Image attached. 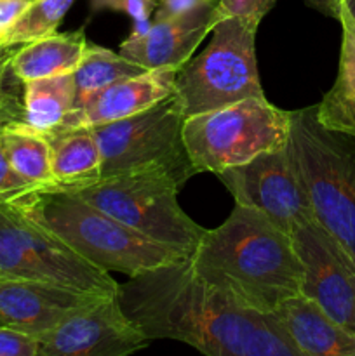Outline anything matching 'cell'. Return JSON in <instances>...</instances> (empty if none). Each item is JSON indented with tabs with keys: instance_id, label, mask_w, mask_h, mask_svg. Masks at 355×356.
Masks as SVG:
<instances>
[{
	"instance_id": "6da1fadb",
	"label": "cell",
	"mask_w": 355,
	"mask_h": 356,
	"mask_svg": "<svg viewBox=\"0 0 355 356\" xmlns=\"http://www.w3.org/2000/svg\"><path fill=\"white\" fill-rule=\"evenodd\" d=\"M118 301L150 341L174 339L211 356H299L274 315L244 305L190 256L129 277Z\"/></svg>"
},
{
	"instance_id": "7a4b0ae2",
	"label": "cell",
	"mask_w": 355,
	"mask_h": 356,
	"mask_svg": "<svg viewBox=\"0 0 355 356\" xmlns=\"http://www.w3.org/2000/svg\"><path fill=\"white\" fill-rule=\"evenodd\" d=\"M190 257L205 277L260 313L271 315L301 294L303 264L291 235L246 205L235 204L223 225L205 229Z\"/></svg>"
},
{
	"instance_id": "3957f363",
	"label": "cell",
	"mask_w": 355,
	"mask_h": 356,
	"mask_svg": "<svg viewBox=\"0 0 355 356\" xmlns=\"http://www.w3.org/2000/svg\"><path fill=\"white\" fill-rule=\"evenodd\" d=\"M10 207L58 235L75 252L104 271L136 277L190 256L141 235L72 193L35 191Z\"/></svg>"
},
{
	"instance_id": "277c9868",
	"label": "cell",
	"mask_w": 355,
	"mask_h": 356,
	"mask_svg": "<svg viewBox=\"0 0 355 356\" xmlns=\"http://www.w3.org/2000/svg\"><path fill=\"white\" fill-rule=\"evenodd\" d=\"M285 152L315 219L355 263V138L324 127L313 104L291 111Z\"/></svg>"
},
{
	"instance_id": "5b68a950",
	"label": "cell",
	"mask_w": 355,
	"mask_h": 356,
	"mask_svg": "<svg viewBox=\"0 0 355 356\" xmlns=\"http://www.w3.org/2000/svg\"><path fill=\"white\" fill-rule=\"evenodd\" d=\"M258 26L253 21L221 17L211 30L207 47L176 70L173 94L184 118L265 96L256 63Z\"/></svg>"
},
{
	"instance_id": "8992f818",
	"label": "cell",
	"mask_w": 355,
	"mask_h": 356,
	"mask_svg": "<svg viewBox=\"0 0 355 356\" xmlns=\"http://www.w3.org/2000/svg\"><path fill=\"white\" fill-rule=\"evenodd\" d=\"M291 111L267 97H247L183 122V141L195 172L218 174L261 153L285 148Z\"/></svg>"
},
{
	"instance_id": "52a82bcc",
	"label": "cell",
	"mask_w": 355,
	"mask_h": 356,
	"mask_svg": "<svg viewBox=\"0 0 355 356\" xmlns=\"http://www.w3.org/2000/svg\"><path fill=\"white\" fill-rule=\"evenodd\" d=\"M181 188L166 170H139L101 177L97 183L70 193L162 245L191 254L205 228L181 209L178 202Z\"/></svg>"
},
{
	"instance_id": "ba28073f",
	"label": "cell",
	"mask_w": 355,
	"mask_h": 356,
	"mask_svg": "<svg viewBox=\"0 0 355 356\" xmlns=\"http://www.w3.org/2000/svg\"><path fill=\"white\" fill-rule=\"evenodd\" d=\"M184 115L174 94L111 124L90 127L101 149V177L166 170L184 186L195 169L183 141Z\"/></svg>"
},
{
	"instance_id": "9c48e42d",
	"label": "cell",
	"mask_w": 355,
	"mask_h": 356,
	"mask_svg": "<svg viewBox=\"0 0 355 356\" xmlns=\"http://www.w3.org/2000/svg\"><path fill=\"white\" fill-rule=\"evenodd\" d=\"M0 275L58 284L90 294H117L110 271L97 268L10 205H0Z\"/></svg>"
},
{
	"instance_id": "30bf717a",
	"label": "cell",
	"mask_w": 355,
	"mask_h": 356,
	"mask_svg": "<svg viewBox=\"0 0 355 356\" xmlns=\"http://www.w3.org/2000/svg\"><path fill=\"white\" fill-rule=\"evenodd\" d=\"M150 343L125 315L117 292L96 296L38 336V356H127Z\"/></svg>"
},
{
	"instance_id": "8fae6325",
	"label": "cell",
	"mask_w": 355,
	"mask_h": 356,
	"mask_svg": "<svg viewBox=\"0 0 355 356\" xmlns=\"http://www.w3.org/2000/svg\"><path fill=\"white\" fill-rule=\"evenodd\" d=\"M216 177L225 184L235 204L261 212L289 235L296 225L315 219L285 148L261 153L242 165L221 170Z\"/></svg>"
},
{
	"instance_id": "7c38bea8",
	"label": "cell",
	"mask_w": 355,
	"mask_h": 356,
	"mask_svg": "<svg viewBox=\"0 0 355 356\" xmlns=\"http://www.w3.org/2000/svg\"><path fill=\"white\" fill-rule=\"evenodd\" d=\"M291 238L303 264L301 294L355 334L354 259L317 219L296 225Z\"/></svg>"
},
{
	"instance_id": "4fadbf2b",
	"label": "cell",
	"mask_w": 355,
	"mask_h": 356,
	"mask_svg": "<svg viewBox=\"0 0 355 356\" xmlns=\"http://www.w3.org/2000/svg\"><path fill=\"white\" fill-rule=\"evenodd\" d=\"M174 75L176 68H162L117 80L72 108L54 131L90 129L132 117L169 97L174 92Z\"/></svg>"
},
{
	"instance_id": "5bb4252c",
	"label": "cell",
	"mask_w": 355,
	"mask_h": 356,
	"mask_svg": "<svg viewBox=\"0 0 355 356\" xmlns=\"http://www.w3.org/2000/svg\"><path fill=\"white\" fill-rule=\"evenodd\" d=\"M219 21L216 2L205 3L183 16L153 19L145 35H129L120 44V54L145 70L180 68Z\"/></svg>"
},
{
	"instance_id": "9a60e30c",
	"label": "cell",
	"mask_w": 355,
	"mask_h": 356,
	"mask_svg": "<svg viewBox=\"0 0 355 356\" xmlns=\"http://www.w3.org/2000/svg\"><path fill=\"white\" fill-rule=\"evenodd\" d=\"M96 296L47 282L0 275V325L42 336Z\"/></svg>"
},
{
	"instance_id": "2e32d148",
	"label": "cell",
	"mask_w": 355,
	"mask_h": 356,
	"mask_svg": "<svg viewBox=\"0 0 355 356\" xmlns=\"http://www.w3.org/2000/svg\"><path fill=\"white\" fill-rule=\"evenodd\" d=\"M271 315L299 356H355V334L305 294L287 298Z\"/></svg>"
},
{
	"instance_id": "e0dca14e",
	"label": "cell",
	"mask_w": 355,
	"mask_h": 356,
	"mask_svg": "<svg viewBox=\"0 0 355 356\" xmlns=\"http://www.w3.org/2000/svg\"><path fill=\"white\" fill-rule=\"evenodd\" d=\"M52 186L45 191H77L101 179V149L90 129L47 132Z\"/></svg>"
},
{
	"instance_id": "ac0fdd59",
	"label": "cell",
	"mask_w": 355,
	"mask_h": 356,
	"mask_svg": "<svg viewBox=\"0 0 355 356\" xmlns=\"http://www.w3.org/2000/svg\"><path fill=\"white\" fill-rule=\"evenodd\" d=\"M84 30L54 31L47 37L23 44L10 54L9 68L21 82L73 73L87 47Z\"/></svg>"
},
{
	"instance_id": "d6986e66",
	"label": "cell",
	"mask_w": 355,
	"mask_h": 356,
	"mask_svg": "<svg viewBox=\"0 0 355 356\" xmlns=\"http://www.w3.org/2000/svg\"><path fill=\"white\" fill-rule=\"evenodd\" d=\"M338 21L341 23L338 75L315 110L324 127L355 138V21L343 6Z\"/></svg>"
},
{
	"instance_id": "ffe728a7",
	"label": "cell",
	"mask_w": 355,
	"mask_h": 356,
	"mask_svg": "<svg viewBox=\"0 0 355 356\" xmlns=\"http://www.w3.org/2000/svg\"><path fill=\"white\" fill-rule=\"evenodd\" d=\"M0 145L19 176L40 186V191L52 186L51 141L45 132L30 127L23 120H14L0 129Z\"/></svg>"
},
{
	"instance_id": "44dd1931",
	"label": "cell",
	"mask_w": 355,
	"mask_h": 356,
	"mask_svg": "<svg viewBox=\"0 0 355 356\" xmlns=\"http://www.w3.org/2000/svg\"><path fill=\"white\" fill-rule=\"evenodd\" d=\"M77 87L73 73L23 82V122L40 132L59 127L75 106Z\"/></svg>"
},
{
	"instance_id": "7402d4cb",
	"label": "cell",
	"mask_w": 355,
	"mask_h": 356,
	"mask_svg": "<svg viewBox=\"0 0 355 356\" xmlns=\"http://www.w3.org/2000/svg\"><path fill=\"white\" fill-rule=\"evenodd\" d=\"M145 72H148V70L136 65L131 59L124 58L120 52L117 54L111 49L87 44L79 66L73 72L77 87L75 106L96 90L103 89V87L110 86L117 80L141 75Z\"/></svg>"
},
{
	"instance_id": "603a6c76",
	"label": "cell",
	"mask_w": 355,
	"mask_h": 356,
	"mask_svg": "<svg viewBox=\"0 0 355 356\" xmlns=\"http://www.w3.org/2000/svg\"><path fill=\"white\" fill-rule=\"evenodd\" d=\"M73 3L75 0H31L2 33L3 47L13 49L54 33Z\"/></svg>"
},
{
	"instance_id": "cb8c5ba5",
	"label": "cell",
	"mask_w": 355,
	"mask_h": 356,
	"mask_svg": "<svg viewBox=\"0 0 355 356\" xmlns=\"http://www.w3.org/2000/svg\"><path fill=\"white\" fill-rule=\"evenodd\" d=\"M93 10H117L132 19L131 37H139L150 30L157 0H90Z\"/></svg>"
},
{
	"instance_id": "d4e9b609",
	"label": "cell",
	"mask_w": 355,
	"mask_h": 356,
	"mask_svg": "<svg viewBox=\"0 0 355 356\" xmlns=\"http://www.w3.org/2000/svg\"><path fill=\"white\" fill-rule=\"evenodd\" d=\"M42 188L30 183L13 169L0 145V205H16Z\"/></svg>"
},
{
	"instance_id": "484cf974",
	"label": "cell",
	"mask_w": 355,
	"mask_h": 356,
	"mask_svg": "<svg viewBox=\"0 0 355 356\" xmlns=\"http://www.w3.org/2000/svg\"><path fill=\"white\" fill-rule=\"evenodd\" d=\"M277 0H216L219 19L221 17H239V19L261 23L270 13Z\"/></svg>"
},
{
	"instance_id": "4316f807",
	"label": "cell",
	"mask_w": 355,
	"mask_h": 356,
	"mask_svg": "<svg viewBox=\"0 0 355 356\" xmlns=\"http://www.w3.org/2000/svg\"><path fill=\"white\" fill-rule=\"evenodd\" d=\"M0 356H38V337L0 325Z\"/></svg>"
},
{
	"instance_id": "83f0119b",
	"label": "cell",
	"mask_w": 355,
	"mask_h": 356,
	"mask_svg": "<svg viewBox=\"0 0 355 356\" xmlns=\"http://www.w3.org/2000/svg\"><path fill=\"white\" fill-rule=\"evenodd\" d=\"M211 2H216V0H157L153 19H169V17L183 16V14L191 13V10Z\"/></svg>"
},
{
	"instance_id": "f1b7e54d",
	"label": "cell",
	"mask_w": 355,
	"mask_h": 356,
	"mask_svg": "<svg viewBox=\"0 0 355 356\" xmlns=\"http://www.w3.org/2000/svg\"><path fill=\"white\" fill-rule=\"evenodd\" d=\"M30 0H0V33L7 30L28 7Z\"/></svg>"
},
{
	"instance_id": "f546056e",
	"label": "cell",
	"mask_w": 355,
	"mask_h": 356,
	"mask_svg": "<svg viewBox=\"0 0 355 356\" xmlns=\"http://www.w3.org/2000/svg\"><path fill=\"white\" fill-rule=\"evenodd\" d=\"M14 120H23V104L17 103L10 92L0 97V129Z\"/></svg>"
},
{
	"instance_id": "4dcf8cb0",
	"label": "cell",
	"mask_w": 355,
	"mask_h": 356,
	"mask_svg": "<svg viewBox=\"0 0 355 356\" xmlns=\"http://www.w3.org/2000/svg\"><path fill=\"white\" fill-rule=\"evenodd\" d=\"M312 9H317L324 16H329L338 19L341 9V0H305Z\"/></svg>"
},
{
	"instance_id": "1f68e13d",
	"label": "cell",
	"mask_w": 355,
	"mask_h": 356,
	"mask_svg": "<svg viewBox=\"0 0 355 356\" xmlns=\"http://www.w3.org/2000/svg\"><path fill=\"white\" fill-rule=\"evenodd\" d=\"M10 54H13V52H10ZM10 54L7 56L6 59H2V61H0V97L3 96V94H7L9 92V90H6V86H3V83H6V75H7V72H9V59H10Z\"/></svg>"
},
{
	"instance_id": "d6a6232c",
	"label": "cell",
	"mask_w": 355,
	"mask_h": 356,
	"mask_svg": "<svg viewBox=\"0 0 355 356\" xmlns=\"http://www.w3.org/2000/svg\"><path fill=\"white\" fill-rule=\"evenodd\" d=\"M341 6L348 10V14H350L355 21V0H341Z\"/></svg>"
},
{
	"instance_id": "836d02e7",
	"label": "cell",
	"mask_w": 355,
	"mask_h": 356,
	"mask_svg": "<svg viewBox=\"0 0 355 356\" xmlns=\"http://www.w3.org/2000/svg\"><path fill=\"white\" fill-rule=\"evenodd\" d=\"M9 51V49H0V61H2V59H6L7 56L10 54V52H7Z\"/></svg>"
},
{
	"instance_id": "e575fe53",
	"label": "cell",
	"mask_w": 355,
	"mask_h": 356,
	"mask_svg": "<svg viewBox=\"0 0 355 356\" xmlns=\"http://www.w3.org/2000/svg\"><path fill=\"white\" fill-rule=\"evenodd\" d=\"M0 49H6L3 47V42H2V33H0Z\"/></svg>"
},
{
	"instance_id": "d590c367",
	"label": "cell",
	"mask_w": 355,
	"mask_h": 356,
	"mask_svg": "<svg viewBox=\"0 0 355 356\" xmlns=\"http://www.w3.org/2000/svg\"><path fill=\"white\" fill-rule=\"evenodd\" d=\"M30 2H31V0H30Z\"/></svg>"
}]
</instances>
